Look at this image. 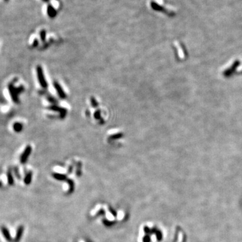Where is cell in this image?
Wrapping results in <instances>:
<instances>
[{
	"mask_svg": "<svg viewBox=\"0 0 242 242\" xmlns=\"http://www.w3.org/2000/svg\"><path fill=\"white\" fill-rule=\"evenodd\" d=\"M101 207H102L101 205H97V206H96V207H95V208H94V209H93V210H92V211H91V212H90V215H91V216H94V215H96V213H97V212H98V210H99V208H101Z\"/></svg>",
	"mask_w": 242,
	"mask_h": 242,
	"instance_id": "12",
	"label": "cell"
},
{
	"mask_svg": "<svg viewBox=\"0 0 242 242\" xmlns=\"http://www.w3.org/2000/svg\"><path fill=\"white\" fill-rule=\"evenodd\" d=\"M8 184H9V185H10V186L13 185L14 181H13V176H12V174H11V172L10 169L8 171Z\"/></svg>",
	"mask_w": 242,
	"mask_h": 242,
	"instance_id": "10",
	"label": "cell"
},
{
	"mask_svg": "<svg viewBox=\"0 0 242 242\" xmlns=\"http://www.w3.org/2000/svg\"><path fill=\"white\" fill-rule=\"evenodd\" d=\"M104 208L106 209V217H107L109 221H113V220L115 219L114 216H113L111 214L110 212H109L108 210L107 206H106V205H104Z\"/></svg>",
	"mask_w": 242,
	"mask_h": 242,
	"instance_id": "11",
	"label": "cell"
},
{
	"mask_svg": "<svg viewBox=\"0 0 242 242\" xmlns=\"http://www.w3.org/2000/svg\"><path fill=\"white\" fill-rule=\"evenodd\" d=\"M79 242H84V241H83L81 240V241H79Z\"/></svg>",
	"mask_w": 242,
	"mask_h": 242,
	"instance_id": "20",
	"label": "cell"
},
{
	"mask_svg": "<svg viewBox=\"0 0 242 242\" xmlns=\"http://www.w3.org/2000/svg\"><path fill=\"white\" fill-rule=\"evenodd\" d=\"M13 128L14 131L19 133V132L22 131V130L23 129V125L22 124H21L20 122H16V123H14V124H13Z\"/></svg>",
	"mask_w": 242,
	"mask_h": 242,
	"instance_id": "9",
	"label": "cell"
},
{
	"mask_svg": "<svg viewBox=\"0 0 242 242\" xmlns=\"http://www.w3.org/2000/svg\"><path fill=\"white\" fill-rule=\"evenodd\" d=\"M8 88H9V94L11 95V97L13 99V101L15 102V103H18L19 100H18V93L16 92V88H14L13 86V83H10L9 85V87H8Z\"/></svg>",
	"mask_w": 242,
	"mask_h": 242,
	"instance_id": "4",
	"label": "cell"
},
{
	"mask_svg": "<svg viewBox=\"0 0 242 242\" xmlns=\"http://www.w3.org/2000/svg\"><path fill=\"white\" fill-rule=\"evenodd\" d=\"M14 172H15V174L16 176V178H17L18 179H20V174L18 173V169L17 167L14 169Z\"/></svg>",
	"mask_w": 242,
	"mask_h": 242,
	"instance_id": "17",
	"label": "cell"
},
{
	"mask_svg": "<svg viewBox=\"0 0 242 242\" xmlns=\"http://www.w3.org/2000/svg\"><path fill=\"white\" fill-rule=\"evenodd\" d=\"M31 151H32V147L30 145H28L26 146V147L25 148L24 151V152L22 154V155L20 157V163H22V164H24L27 161L28 159V157L31 153Z\"/></svg>",
	"mask_w": 242,
	"mask_h": 242,
	"instance_id": "3",
	"label": "cell"
},
{
	"mask_svg": "<svg viewBox=\"0 0 242 242\" xmlns=\"http://www.w3.org/2000/svg\"><path fill=\"white\" fill-rule=\"evenodd\" d=\"M32 172H29L27 173L24 178V183L26 185H29V184H30V182H31V181H32Z\"/></svg>",
	"mask_w": 242,
	"mask_h": 242,
	"instance_id": "8",
	"label": "cell"
},
{
	"mask_svg": "<svg viewBox=\"0 0 242 242\" xmlns=\"http://www.w3.org/2000/svg\"><path fill=\"white\" fill-rule=\"evenodd\" d=\"M54 86H55V88H56V90H57V92H58L59 94V95H60V96H61L62 98H63L64 94H63V92L62 90H61V89L60 86L57 84L56 83H54Z\"/></svg>",
	"mask_w": 242,
	"mask_h": 242,
	"instance_id": "13",
	"label": "cell"
},
{
	"mask_svg": "<svg viewBox=\"0 0 242 242\" xmlns=\"http://www.w3.org/2000/svg\"><path fill=\"white\" fill-rule=\"evenodd\" d=\"M47 13H48L49 17L51 18H54L56 14V9L51 4L49 5L48 7H47Z\"/></svg>",
	"mask_w": 242,
	"mask_h": 242,
	"instance_id": "7",
	"label": "cell"
},
{
	"mask_svg": "<svg viewBox=\"0 0 242 242\" xmlns=\"http://www.w3.org/2000/svg\"><path fill=\"white\" fill-rule=\"evenodd\" d=\"M24 227L23 225H20L18 228L17 229L16 231V233L15 239H14V242H19L20 241L21 238L23 235V233H24Z\"/></svg>",
	"mask_w": 242,
	"mask_h": 242,
	"instance_id": "5",
	"label": "cell"
},
{
	"mask_svg": "<svg viewBox=\"0 0 242 242\" xmlns=\"http://www.w3.org/2000/svg\"><path fill=\"white\" fill-rule=\"evenodd\" d=\"M36 72H37V75L38 78V81H39L40 84L41 85V86L42 88H47V81L45 80V76H44L43 71L42 69L40 66H38L36 67Z\"/></svg>",
	"mask_w": 242,
	"mask_h": 242,
	"instance_id": "2",
	"label": "cell"
},
{
	"mask_svg": "<svg viewBox=\"0 0 242 242\" xmlns=\"http://www.w3.org/2000/svg\"><path fill=\"white\" fill-rule=\"evenodd\" d=\"M34 45H33V47H36V45H37V44H38V41L37 40H34Z\"/></svg>",
	"mask_w": 242,
	"mask_h": 242,
	"instance_id": "18",
	"label": "cell"
},
{
	"mask_svg": "<svg viewBox=\"0 0 242 242\" xmlns=\"http://www.w3.org/2000/svg\"><path fill=\"white\" fill-rule=\"evenodd\" d=\"M149 6L151 8L156 11H163L170 15L174 14L176 9L172 5L166 4L164 0H150Z\"/></svg>",
	"mask_w": 242,
	"mask_h": 242,
	"instance_id": "1",
	"label": "cell"
},
{
	"mask_svg": "<svg viewBox=\"0 0 242 242\" xmlns=\"http://www.w3.org/2000/svg\"><path fill=\"white\" fill-rule=\"evenodd\" d=\"M1 230H2V234L4 235V237H5L6 240L8 241V242H11L12 241V238H11V235L9 233V231L8 228L5 227V226H2Z\"/></svg>",
	"mask_w": 242,
	"mask_h": 242,
	"instance_id": "6",
	"label": "cell"
},
{
	"mask_svg": "<svg viewBox=\"0 0 242 242\" xmlns=\"http://www.w3.org/2000/svg\"><path fill=\"white\" fill-rule=\"evenodd\" d=\"M123 217H124V212L122 211H119L118 213V219L121 220L123 219Z\"/></svg>",
	"mask_w": 242,
	"mask_h": 242,
	"instance_id": "15",
	"label": "cell"
},
{
	"mask_svg": "<svg viewBox=\"0 0 242 242\" xmlns=\"http://www.w3.org/2000/svg\"><path fill=\"white\" fill-rule=\"evenodd\" d=\"M45 35H46L45 30H42L41 32H40V37H41V39L42 41H44L45 40Z\"/></svg>",
	"mask_w": 242,
	"mask_h": 242,
	"instance_id": "16",
	"label": "cell"
},
{
	"mask_svg": "<svg viewBox=\"0 0 242 242\" xmlns=\"http://www.w3.org/2000/svg\"><path fill=\"white\" fill-rule=\"evenodd\" d=\"M183 239H184V235L182 232H179L178 233V240L177 242H182L183 241Z\"/></svg>",
	"mask_w": 242,
	"mask_h": 242,
	"instance_id": "14",
	"label": "cell"
},
{
	"mask_svg": "<svg viewBox=\"0 0 242 242\" xmlns=\"http://www.w3.org/2000/svg\"><path fill=\"white\" fill-rule=\"evenodd\" d=\"M43 1H45V2H48L49 0H43Z\"/></svg>",
	"mask_w": 242,
	"mask_h": 242,
	"instance_id": "19",
	"label": "cell"
}]
</instances>
